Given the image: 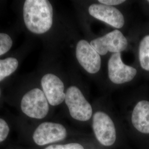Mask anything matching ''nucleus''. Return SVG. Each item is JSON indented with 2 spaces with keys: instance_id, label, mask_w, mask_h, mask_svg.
I'll list each match as a JSON object with an SVG mask.
<instances>
[{
  "instance_id": "obj_1",
  "label": "nucleus",
  "mask_w": 149,
  "mask_h": 149,
  "mask_svg": "<svg viewBox=\"0 0 149 149\" xmlns=\"http://www.w3.org/2000/svg\"><path fill=\"white\" fill-rule=\"evenodd\" d=\"M23 18L29 31L43 34L52 26L53 7L47 0H27L23 6Z\"/></svg>"
},
{
  "instance_id": "obj_2",
  "label": "nucleus",
  "mask_w": 149,
  "mask_h": 149,
  "mask_svg": "<svg viewBox=\"0 0 149 149\" xmlns=\"http://www.w3.org/2000/svg\"><path fill=\"white\" fill-rule=\"evenodd\" d=\"M65 101L71 116L74 119L85 122L92 117V107L77 87L71 86L68 88L65 93Z\"/></svg>"
},
{
  "instance_id": "obj_3",
  "label": "nucleus",
  "mask_w": 149,
  "mask_h": 149,
  "mask_svg": "<svg viewBox=\"0 0 149 149\" xmlns=\"http://www.w3.org/2000/svg\"><path fill=\"white\" fill-rule=\"evenodd\" d=\"M22 111L29 117L43 119L48 114L49 102L43 91L34 88L29 91L22 99Z\"/></svg>"
},
{
  "instance_id": "obj_4",
  "label": "nucleus",
  "mask_w": 149,
  "mask_h": 149,
  "mask_svg": "<svg viewBox=\"0 0 149 149\" xmlns=\"http://www.w3.org/2000/svg\"><path fill=\"white\" fill-rule=\"evenodd\" d=\"M91 45L101 55L108 52L118 53L125 50L128 47V41L122 33L115 29L101 37L92 40Z\"/></svg>"
},
{
  "instance_id": "obj_5",
  "label": "nucleus",
  "mask_w": 149,
  "mask_h": 149,
  "mask_svg": "<svg viewBox=\"0 0 149 149\" xmlns=\"http://www.w3.org/2000/svg\"><path fill=\"white\" fill-rule=\"evenodd\" d=\"M92 127L98 141L104 146H111L116 140V130L111 118L103 112H97L93 118Z\"/></svg>"
},
{
  "instance_id": "obj_6",
  "label": "nucleus",
  "mask_w": 149,
  "mask_h": 149,
  "mask_svg": "<svg viewBox=\"0 0 149 149\" xmlns=\"http://www.w3.org/2000/svg\"><path fill=\"white\" fill-rule=\"evenodd\" d=\"M66 135V130L63 125L55 123L44 122L36 129L33 138L37 145L43 146L63 140Z\"/></svg>"
},
{
  "instance_id": "obj_7",
  "label": "nucleus",
  "mask_w": 149,
  "mask_h": 149,
  "mask_svg": "<svg viewBox=\"0 0 149 149\" xmlns=\"http://www.w3.org/2000/svg\"><path fill=\"white\" fill-rule=\"evenodd\" d=\"M76 58L81 66L90 74H96L101 69L100 54L85 40H80L76 49Z\"/></svg>"
},
{
  "instance_id": "obj_8",
  "label": "nucleus",
  "mask_w": 149,
  "mask_h": 149,
  "mask_svg": "<svg viewBox=\"0 0 149 149\" xmlns=\"http://www.w3.org/2000/svg\"><path fill=\"white\" fill-rule=\"evenodd\" d=\"M108 76L110 80L116 84H122L133 79L137 70L123 63L120 53H114L108 64Z\"/></svg>"
},
{
  "instance_id": "obj_9",
  "label": "nucleus",
  "mask_w": 149,
  "mask_h": 149,
  "mask_svg": "<svg viewBox=\"0 0 149 149\" xmlns=\"http://www.w3.org/2000/svg\"><path fill=\"white\" fill-rule=\"evenodd\" d=\"M88 12L91 16L116 28H121L124 24L122 12L114 7L94 3L89 7Z\"/></svg>"
},
{
  "instance_id": "obj_10",
  "label": "nucleus",
  "mask_w": 149,
  "mask_h": 149,
  "mask_svg": "<svg viewBox=\"0 0 149 149\" xmlns=\"http://www.w3.org/2000/svg\"><path fill=\"white\" fill-rule=\"evenodd\" d=\"M43 91L52 106H58L65 98L64 85L58 76L52 74H45L41 80Z\"/></svg>"
},
{
  "instance_id": "obj_11",
  "label": "nucleus",
  "mask_w": 149,
  "mask_h": 149,
  "mask_svg": "<svg viewBox=\"0 0 149 149\" xmlns=\"http://www.w3.org/2000/svg\"><path fill=\"white\" fill-rule=\"evenodd\" d=\"M132 124L139 132L149 134V102H139L134 108L132 116Z\"/></svg>"
},
{
  "instance_id": "obj_12",
  "label": "nucleus",
  "mask_w": 149,
  "mask_h": 149,
  "mask_svg": "<svg viewBox=\"0 0 149 149\" xmlns=\"http://www.w3.org/2000/svg\"><path fill=\"white\" fill-rule=\"evenodd\" d=\"M18 66V60L14 58L0 60V81L16 71Z\"/></svg>"
},
{
  "instance_id": "obj_13",
  "label": "nucleus",
  "mask_w": 149,
  "mask_h": 149,
  "mask_svg": "<svg viewBox=\"0 0 149 149\" xmlns=\"http://www.w3.org/2000/svg\"><path fill=\"white\" fill-rule=\"evenodd\" d=\"M139 56L141 68L149 71V35L144 37L140 43Z\"/></svg>"
},
{
  "instance_id": "obj_14",
  "label": "nucleus",
  "mask_w": 149,
  "mask_h": 149,
  "mask_svg": "<svg viewBox=\"0 0 149 149\" xmlns=\"http://www.w3.org/2000/svg\"><path fill=\"white\" fill-rule=\"evenodd\" d=\"M11 38L5 33H0V55L8 52L12 46Z\"/></svg>"
},
{
  "instance_id": "obj_15",
  "label": "nucleus",
  "mask_w": 149,
  "mask_h": 149,
  "mask_svg": "<svg viewBox=\"0 0 149 149\" xmlns=\"http://www.w3.org/2000/svg\"><path fill=\"white\" fill-rule=\"evenodd\" d=\"M45 149H85L84 148L78 143H70L65 145H52Z\"/></svg>"
},
{
  "instance_id": "obj_16",
  "label": "nucleus",
  "mask_w": 149,
  "mask_h": 149,
  "mask_svg": "<svg viewBox=\"0 0 149 149\" xmlns=\"http://www.w3.org/2000/svg\"><path fill=\"white\" fill-rule=\"evenodd\" d=\"M10 132V128L3 119L0 118V143L7 138Z\"/></svg>"
},
{
  "instance_id": "obj_17",
  "label": "nucleus",
  "mask_w": 149,
  "mask_h": 149,
  "mask_svg": "<svg viewBox=\"0 0 149 149\" xmlns=\"http://www.w3.org/2000/svg\"><path fill=\"white\" fill-rule=\"evenodd\" d=\"M99 2L105 5L112 6L118 5L125 2L124 0H99Z\"/></svg>"
},
{
  "instance_id": "obj_18",
  "label": "nucleus",
  "mask_w": 149,
  "mask_h": 149,
  "mask_svg": "<svg viewBox=\"0 0 149 149\" xmlns=\"http://www.w3.org/2000/svg\"><path fill=\"white\" fill-rule=\"evenodd\" d=\"M0 95H1V91H0Z\"/></svg>"
},
{
  "instance_id": "obj_19",
  "label": "nucleus",
  "mask_w": 149,
  "mask_h": 149,
  "mask_svg": "<svg viewBox=\"0 0 149 149\" xmlns=\"http://www.w3.org/2000/svg\"><path fill=\"white\" fill-rule=\"evenodd\" d=\"M148 2H149V1H148Z\"/></svg>"
}]
</instances>
